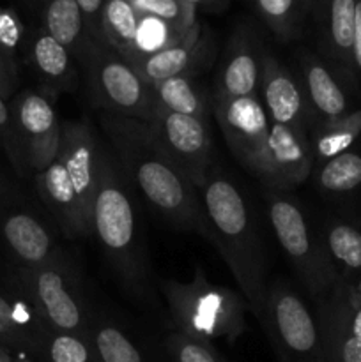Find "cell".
<instances>
[{
    "mask_svg": "<svg viewBox=\"0 0 361 362\" xmlns=\"http://www.w3.org/2000/svg\"><path fill=\"white\" fill-rule=\"evenodd\" d=\"M204 235L237 281L251 313L260 320L268 297V247L253 198L229 170L214 163L198 187Z\"/></svg>",
    "mask_w": 361,
    "mask_h": 362,
    "instance_id": "1",
    "label": "cell"
},
{
    "mask_svg": "<svg viewBox=\"0 0 361 362\" xmlns=\"http://www.w3.org/2000/svg\"><path fill=\"white\" fill-rule=\"evenodd\" d=\"M105 141L134 193L168 226L204 235L198 189L156 147L147 122L99 113Z\"/></svg>",
    "mask_w": 361,
    "mask_h": 362,
    "instance_id": "2",
    "label": "cell"
},
{
    "mask_svg": "<svg viewBox=\"0 0 361 362\" xmlns=\"http://www.w3.org/2000/svg\"><path fill=\"white\" fill-rule=\"evenodd\" d=\"M92 237L127 297L140 304L156 303L152 288L154 276L145 246L137 193L117 165L106 141H103L99 152Z\"/></svg>",
    "mask_w": 361,
    "mask_h": 362,
    "instance_id": "3",
    "label": "cell"
},
{
    "mask_svg": "<svg viewBox=\"0 0 361 362\" xmlns=\"http://www.w3.org/2000/svg\"><path fill=\"white\" fill-rule=\"evenodd\" d=\"M103 140L88 120L62 122L55 159L32 175L35 198L67 239H91Z\"/></svg>",
    "mask_w": 361,
    "mask_h": 362,
    "instance_id": "4",
    "label": "cell"
},
{
    "mask_svg": "<svg viewBox=\"0 0 361 362\" xmlns=\"http://www.w3.org/2000/svg\"><path fill=\"white\" fill-rule=\"evenodd\" d=\"M262 200L269 228L310 300L326 299L340 278L315 218L292 193L262 189Z\"/></svg>",
    "mask_w": 361,
    "mask_h": 362,
    "instance_id": "5",
    "label": "cell"
},
{
    "mask_svg": "<svg viewBox=\"0 0 361 362\" xmlns=\"http://www.w3.org/2000/svg\"><path fill=\"white\" fill-rule=\"evenodd\" d=\"M159 290L176 329L191 338L234 343L246 329L250 306L243 293L211 283L200 267L190 281L163 279Z\"/></svg>",
    "mask_w": 361,
    "mask_h": 362,
    "instance_id": "6",
    "label": "cell"
},
{
    "mask_svg": "<svg viewBox=\"0 0 361 362\" xmlns=\"http://www.w3.org/2000/svg\"><path fill=\"white\" fill-rule=\"evenodd\" d=\"M74 59L92 108L147 122L156 106L154 92L117 49L101 37H88Z\"/></svg>",
    "mask_w": 361,
    "mask_h": 362,
    "instance_id": "7",
    "label": "cell"
},
{
    "mask_svg": "<svg viewBox=\"0 0 361 362\" xmlns=\"http://www.w3.org/2000/svg\"><path fill=\"white\" fill-rule=\"evenodd\" d=\"M14 272L46 327L66 332L87 331L96 310L80 267L66 250L35 267H14Z\"/></svg>",
    "mask_w": 361,
    "mask_h": 362,
    "instance_id": "8",
    "label": "cell"
},
{
    "mask_svg": "<svg viewBox=\"0 0 361 362\" xmlns=\"http://www.w3.org/2000/svg\"><path fill=\"white\" fill-rule=\"evenodd\" d=\"M260 324L280 362H328L314 308L285 279L269 285Z\"/></svg>",
    "mask_w": 361,
    "mask_h": 362,
    "instance_id": "9",
    "label": "cell"
},
{
    "mask_svg": "<svg viewBox=\"0 0 361 362\" xmlns=\"http://www.w3.org/2000/svg\"><path fill=\"white\" fill-rule=\"evenodd\" d=\"M52 216L13 187L0 189V240L16 269L48 262L64 250ZM64 237V235H62Z\"/></svg>",
    "mask_w": 361,
    "mask_h": 362,
    "instance_id": "10",
    "label": "cell"
},
{
    "mask_svg": "<svg viewBox=\"0 0 361 362\" xmlns=\"http://www.w3.org/2000/svg\"><path fill=\"white\" fill-rule=\"evenodd\" d=\"M156 147L173 163L177 170L193 184L202 187L214 166V141L207 119L180 115L156 103L147 120Z\"/></svg>",
    "mask_w": 361,
    "mask_h": 362,
    "instance_id": "11",
    "label": "cell"
},
{
    "mask_svg": "<svg viewBox=\"0 0 361 362\" xmlns=\"http://www.w3.org/2000/svg\"><path fill=\"white\" fill-rule=\"evenodd\" d=\"M21 159L28 175L42 172L55 159L62 136L57 95L45 88H27L9 101Z\"/></svg>",
    "mask_w": 361,
    "mask_h": 362,
    "instance_id": "12",
    "label": "cell"
},
{
    "mask_svg": "<svg viewBox=\"0 0 361 362\" xmlns=\"http://www.w3.org/2000/svg\"><path fill=\"white\" fill-rule=\"evenodd\" d=\"M314 172V151L306 129L283 124H271L264 145L255 156L251 177L262 189L292 193L303 186Z\"/></svg>",
    "mask_w": 361,
    "mask_h": 362,
    "instance_id": "13",
    "label": "cell"
},
{
    "mask_svg": "<svg viewBox=\"0 0 361 362\" xmlns=\"http://www.w3.org/2000/svg\"><path fill=\"white\" fill-rule=\"evenodd\" d=\"M319 120L345 117L360 108L361 83L326 62L314 49L296 53V69Z\"/></svg>",
    "mask_w": 361,
    "mask_h": 362,
    "instance_id": "14",
    "label": "cell"
},
{
    "mask_svg": "<svg viewBox=\"0 0 361 362\" xmlns=\"http://www.w3.org/2000/svg\"><path fill=\"white\" fill-rule=\"evenodd\" d=\"M258 99L271 124L301 127L310 133L311 127L319 122L301 78L271 52L265 53L262 64Z\"/></svg>",
    "mask_w": 361,
    "mask_h": 362,
    "instance_id": "15",
    "label": "cell"
},
{
    "mask_svg": "<svg viewBox=\"0 0 361 362\" xmlns=\"http://www.w3.org/2000/svg\"><path fill=\"white\" fill-rule=\"evenodd\" d=\"M211 108L230 154L248 172L271 129L260 99L258 95L211 98Z\"/></svg>",
    "mask_w": 361,
    "mask_h": 362,
    "instance_id": "16",
    "label": "cell"
},
{
    "mask_svg": "<svg viewBox=\"0 0 361 362\" xmlns=\"http://www.w3.org/2000/svg\"><path fill=\"white\" fill-rule=\"evenodd\" d=\"M216 57L214 39L202 23L195 25L183 41L152 55L124 57L151 87L173 76H197L209 69Z\"/></svg>",
    "mask_w": 361,
    "mask_h": 362,
    "instance_id": "17",
    "label": "cell"
},
{
    "mask_svg": "<svg viewBox=\"0 0 361 362\" xmlns=\"http://www.w3.org/2000/svg\"><path fill=\"white\" fill-rule=\"evenodd\" d=\"M265 53L268 49L262 45L260 37L250 27L236 28L216 69L211 98L258 95Z\"/></svg>",
    "mask_w": 361,
    "mask_h": 362,
    "instance_id": "18",
    "label": "cell"
},
{
    "mask_svg": "<svg viewBox=\"0 0 361 362\" xmlns=\"http://www.w3.org/2000/svg\"><path fill=\"white\" fill-rule=\"evenodd\" d=\"M356 6L357 0H317L311 13L315 14V52L340 73L360 81L354 64Z\"/></svg>",
    "mask_w": 361,
    "mask_h": 362,
    "instance_id": "19",
    "label": "cell"
},
{
    "mask_svg": "<svg viewBox=\"0 0 361 362\" xmlns=\"http://www.w3.org/2000/svg\"><path fill=\"white\" fill-rule=\"evenodd\" d=\"M310 180L333 212L361 221V138L349 151L315 166Z\"/></svg>",
    "mask_w": 361,
    "mask_h": 362,
    "instance_id": "20",
    "label": "cell"
},
{
    "mask_svg": "<svg viewBox=\"0 0 361 362\" xmlns=\"http://www.w3.org/2000/svg\"><path fill=\"white\" fill-rule=\"evenodd\" d=\"M25 59L39 78V87L50 94H71L81 83L73 53L39 25L25 41Z\"/></svg>",
    "mask_w": 361,
    "mask_h": 362,
    "instance_id": "21",
    "label": "cell"
},
{
    "mask_svg": "<svg viewBox=\"0 0 361 362\" xmlns=\"http://www.w3.org/2000/svg\"><path fill=\"white\" fill-rule=\"evenodd\" d=\"M48 331L16 276L13 288L0 290V346L35 356Z\"/></svg>",
    "mask_w": 361,
    "mask_h": 362,
    "instance_id": "22",
    "label": "cell"
},
{
    "mask_svg": "<svg viewBox=\"0 0 361 362\" xmlns=\"http://www.w3.org/2000/svg\"><path fill=\"white\" fill-rule=\"evenodd\" d=\"M315 223L340 281H356L361 276V221L331 211L315 218Z\"/></svg>",
    "mask_w": 361,
    "mask_h": 362,
    "instance_id": "23",
    "label": "cell"
},
{
    "mask_svg": "<svg viewBox=\"0 0 361 362\" xmlns=\"http://www.w3.org/2000/svg\"><path fill=\"white\" fill-rule=\"evenodd\" d=\"M328 362H361V341L349 331L329 297L314 304Z\"/></svg>",
    "mask_w": 361,
    "mask_h": 362,
    "instance_id": "24",
    "label": "cell"
},
{
    "mask_svg": "<svg viewBox=\"0 0 361 362\" xmlns=\"http://www.w3.org/2000/svg\"><path fill=\"white\" fill-rule=\"evenodd\" d=\"M314 168L349 151L361 138V106L340 119L319 120L310 129Z\"/></svg>",
    "mask_w": 361,
    "mask_h": 362,
    "instance_id": "25",
    "label": "cell"
},
{
    "mask_svg": "<svg viewBox=\"0 0 361 362\" xmlns=\"http://www.w3.org/2000/svg\"><path fill=\"white\" fill-rule=\"evenodd\" d=\"M158 105L170 112L198 119H211V92L197 76H173L152 87Z\"/></svg>",
    "mask_w": 361,
    "mask_h": 362,
    "instance_id": "26",
    "label": "cell"
},
{
    "mask_svg": "<svg viewBox=\"0 0 361 362\" xmlns=\"http://www.w3.org/2000/svg\"><path fill=\"white\" fill-rule=\"evenodd\" d=\"M39 13L41 27L73 55L91 37L76 0H39Z\"/></svg>",
    "mask_w": 361,
    "mask_h": 362,
    "instance_id": "27",
    "label": "cell"
},
{
    "mask_svg": "<svg viewBox=\"0 0 361 362\" xmlns=\"http://www.w3.org/2000/svg\"><path fill=\"white\" fill-rule=\"evenodd\" d=\"M88 332L98 362H145L140 346L108 315L94 311Z\"/></svg>",
    "mask_w": 361,
    "mask_h": 362,
    "instance_id": "28",
    "label": "cell"
},
{
    "mask_svg": "<svg viewBox=\"0 0 361 362\" xmlns=\"http://www.w3.org/2000/svg\"><path fill=\"white\" fill-rule=\"evenodd\" d=\"M140 14L130 0H106L101 14L99 37L113 49L126 55L137 35Z\"/></svg>",
    "mask_w": 361,
    "mask_h": 362,
    "instance_id": "29",
    "label": "cell"
},
{
    "mask_svg": "<svg viewBox=\"0 0 361 362\" xmlns=\"http://www.w3.org/2000/svg\"><path fill=\"white\" fill-rule=\"evenodd\" d=\"M260 20L280 42L299 37L308 11L303 0H253Z\"/></svg>",
    "mask_w": 361,
    "mask_h": 362,
    "instance_id": "30",
    "label": "cell"
},
{
    "mask_svg": "<svg viewBox=\"0 0 361 362\" xmlns=\"http://www.w3.org/2000/svg\"><path fill=\"white\" fill-rule=\"evenodd\" d=\"M34 357L42 362H98L88 329L81 332L50 329Z\"/></svg>",
    "mask_w": 361,
    "mask_h": 362,
    "instance_id": "31",
    "label": "cell"
},
{
    "mask_svg": "<svg viewBox=\"0 0 361 362\" xmlns=\"http://www.w3.org/2000/svg\"><path fill=\"white\" fill-rule=\"evenodd\" d=\"M190 30H183V28L179 27H173V25L159 20V18L140 16L133 46H131L130 52L122 57L152 55V53H158L161 52V49L168 48V46H173L179 41H183L184 35Z\"/></svg>",
    "mask_w": 361,
    "mask_h": 362,
    "instance_id": "32",
    "label": "cell"
},
{
    "mask_svg": "<svg viewBox=\"0 0 361 362\" xmlns=\"http://www.w3.org/2000/svg\"><path fill=\"white\" fill-rule=\"evenodd\" d=\"M27 30L23 21L9 7L0 6V57L14 80L20 83V57L25 53Z\"/></svg>",
    "mask_w": 361,
    "mask_h": 362,
    "instance_id": "33",
    "label": "cell"
},
{
    "mask_svg": "<svg viewBox=\"0 0 361 362\" xmlns=\"http://www.w3.org/2000/svg\"><path fill=\"white\" fill-rule=\"evenodd\" d=\"M140 16H152L166 23L190 30L197 25V9L184 0H130Z\"/></svg>",
    "mask_w": 361,
    "mask_h": 362,
    "instance_id": "34",
    "label": "cell"
},
{
    "mask_svg": "<svg viewBox=\"0 0 361 362\" xmlns=\"http://www.w3.org/2000/svg\"><path fill=\"white\" fill-rule=\"evenodd\" d=\"M166 352L172 357V362H227L211 341L191 338L179 331L166 338Z\"/></svg>",
    "mask_w": 361,
    "mask_h": 362,
    "instance_id": "35",
    "label": "cell"
},
{
    "mask_svg": "<svg viewBox=\"0 0 361 362\" xmlns=\"http://www.w3.org/2000/svg\"><path fill=\"white\" fill-rule=\"evenodd\" d=\"M0 148L4 151L6 158L9 159L14 173H16L20 179H25L28 173L27 170H25L23 159H21L20 145H18L16 131H14V122H13V115H11L9 101H6L2 94H0Z\"/></svg>",
    "mask_w": 361,
    "mask_h": 362,
    "instance_id": "36",
    "label": "cell"
},
{
    "mask_svg": "<svg viewBox=\"0 0 361 362\" xmlns=\"http://www.w3.org/2000/svg\"><path fill=\"white\" fill-rule=\"evenodd\" d=\"M328 297L340 311L349 331L361 341V297L350 292L349 286L340 279Z\"/></svg>",
    "mask_w": 361,
    "mask_h": 362,
    "instance_id": "37",
    "label": "cell"
},
{
    "mask_svg": "<svg viewBox=\"0 0 361 362\" xmlns=\"http://www.w3.org/2000/svg\"><path fill=\"white\" fill-rule=\"evenodd\" d=\"M78 7L84 16L85 27L91 37H99V27H101V14L106 0H76Z\"/></svg>",
    "mask_w": 361,
    "mask_h": 362,
    "instance_id": "38",
    "label": "cell"
},
{
    "mask_svg": "<svg viewBox=\"0 0 361 362\" xmlns=\"http://www.w3.org/2000/svg\"><path fill=\"white\" fill-rule=\"evenodd\" d=\"M16 87H18V81L14 80L13 74H11L9 69H7L4 59L0 57V94L4 95L6 101H11V99H13V95L16 94Z\"/></svg>",
    "mask_w": 361,
    "mask_h": 362,
    "instance_id": "39",
    "label": "cell"
},
{
    "mask_svg": "<svg viewBox=\"0 0 361 362\" xmlns=\"http://www.w3.org/2000/svg\"><path fill=\"white\" fill-rule=\"evenodd\" d=\"M354 64L361 81V0L356 6V34H354Z\"/></svg>",
    "mask_w": 361,
    "mask_h": 362,
    "instance_id": "40",
    "label": "cell"
},
{
    "mask_svg": "<svg viewBox=\"0 0 361 362\" xmlns=\"http://www.w3.org/2000/svg\"><path fill=\"white\" fill-rule=\"evenodd\" d=\"M14 362H38L34 356H30V354L27 352H16V357L13 359Z\"/></svg>",
    "mask_w": 361,
    "mask_h": 362,
    "instance_id": "41",
    "label": "cell"
},
{
    "mask_svg": "<svg viewBox=\"0 0 361 362\" xmlns=\"http://www.w3.org/2000/svg\"><path fill=\"white\" fill-rule=\"evenodd\" d=\"M0 362H14L6 346H0Z\"/></svg>",
    "mask_w": 361,
    "mask_h": 362,
    "instance_id": "42",
    "label": "cell"
},
{
    "mask_svg": "<svg viewBox=\"0 0 361 362\" xmlns=\"http://www.w3.org/2000/svg\"><path fill=\"white\" fill-rule=\"evenodd\" d=\"M184 2H186L188 6H191V7H195V9H197L198 6H202V4L209 2V0H184Z\"/></svg>",
    "mask_w": 361,
    "mask_h": 362,
    "instance_id": "43",
    "label": "cell"
},
{
    "mask_svg": "<svg viewBox=\"0 0 361 362\" xmlns=\"http://www.w3.org/2000/svg\"><path fill=\"white\" fill-rule=\"evenodd\" d=\"M315 2H317V0H303V4H304V7H306L308 13H311V9H314Z\"/></svg>",
    "mask_w": 361,
    "mask_h": 362,
    "instance_id": "44",
    "label": "cell"
},
{
    "mask_svg": "<svg viewBox=\"0 0 361 362\" xmlns=\"http://www.w3.org/2000/svg\"><path fill=\"white\" fill-rule=\"evenodd\" d=\"M25 4H28V6H39V0H23Z\"/></svg>",
    "mask_w": 361,
    "mask_h": 362,
    "instance_id": "45",
    "label": "cell"
},
{
    "mask_svg": "<svg viewBox=\"0 0 361 362\" xmlns=\"http://www.w3.org/2000/svg\"><path fill=\"white\" fill-rule=\"evenodd\" d=\"M214 2H223V0H214Z\"/></svg>",
    "mask_w": 361,
    "mask_h": 362,
    "instance_id": "46",
    "label": "cell"
}]
</instances>
